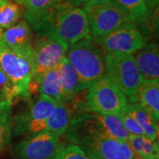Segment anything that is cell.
Wrapping results in <instances>:
<instances>
[{
    "instance_id": "83f0119b",
    "label": "cell",
    "mask_w": 159,
    "mask_h": 159,
    "mask_svg": "<svg viewBox=\"0 0 159 159\" xmlns=\"http://www.w3.org/2000/svg\"><path fill=\"white\" fill-rule=\"evenodd\" d=\"M69 2L75 6H92V5H97L102 2H106L109 0H68Z\"/></svg>"
},
{
    "instance_id": "d6986e66",
    "label": "cell",
    "mask_w": 159,
    "mask_h": 159,
    "mask_svg": "<svg viewBox=\"0 0 159 159\" xmlns=\"http://www.w3.org/2000/svg\"><path fill=\"white\" fill-rule=\"evenodd\" d=\"M137 102L157 120L159 119V80L142 81L137 93Z\"/></svg>"
},
{
    "instance_id": "d4e9b609",
    "label": "cell",
    "mask_w": 159,
    "mask_h": 159,
    "mask_svg": "<svg viewBox=\"0 0 159 159\" xmlns=\"http://www.w3.org/2000/svg\"><path fill=\"white\" fill-rule=\"evenodd\" d=\"M15 97L16 93L14 88L12 87L10 80L6 77V75L0 66V102H11L12 99Z\"/></svg>"
},
{
    "instance_id": "7a4b0ae2",
    "label": "cell",
    "mask_w": 159,
    "mask_h": 159,
    "mask_svg": "<svg viewBox=\"0 0 159 159\" xmlns=\"http://www.w3.org/2000/svg\"><path fill=\"white\" fill-rule=\"evenodd\" d=\"M80 81V93L105 75L104 54L90 34L68 47L66 54Z\"/></svg>"
},
{
    "instance_id": "9c48e42d",
    "label": "cell",
    "mask_w": 159,
    "mask_h": 159,
    "mask_svg": "<svg viewBox=\"0 0 159 159\" xmlns=\"http://www.w3.org/2000/svg\"><path fill=\"white\" fill-rule=\"evenodd\" d=\"M82 8L87 13L90 35L95 40L103 37L122 25L130 22L125 13L111 0Z\"/></svg>"
},
{
    "instance_id": "4fadbf2b",
    "label": "cell",
    "mask_w": 159,
    "mask_h": 159,
    "mask_svg": "<svg viewBox=\"0 0 159 159\" xmlns=\"http://www.w3.org/2000/svg\"><path fill=\"white\" fill-rule=\"evenodd\" d=\"M0 43L18 54L32 57V30L25 20L0 31Z\"/></svg>"
},
{
    "instance_id": "44dd1931",
    "label": "cell",
    "mask_w": 159,
    "mask_h": 159,
    "mask_svg": "<svg viewBox=\"0 0 159 159\" xmlns=\"http://www.w3.org/2000/svg\"><path fill=\"white\" fill-rule=\"evenodd\" d=\"M37 89L40 95L49 97L57 102H62V91L58 66L47 71L42 76Z\"/></svg>"
},
{
    "instance_id": "2e32d148",
    "label": "cell",
    "mask_w": 159,
    "mask_h": 159,
    "mask_svg": "<svg viewBox=\"0 0 159 159\" xmlns=\"http://www.w3.org/2000/svg\"><path fill=\"white\" fill-rule=\"evenodd\" d=\"M127 111L136 120L142 128L144 136L151 141H157L158 137V120L154 118L140 102H128Z\"/></svg>"
},
{
    "instance_id": "603a6c76",
    "label": "cell",
    "mask_w": 159,
    "mask_h": 159,
    "mask_svg": "<svg viewBox=\"0 0 159 159\" xmlns=\"http://www.w3.org/2000/svg\"><path fill=\"white\" fill-rule=\"evenodd\" d=\"M12 128L11 102H0V150L11 142Z\"/></svg>"
},
{
    "instance_id": "ba28073f",
    "label": "cell",
    "mask_w": 159,
    "mask_h": 159,
    "mask_svg": "<svg viewBox=\"0 0 159 159\" xmlns=\"http://www.w3.org/2000/svg\"><path fill=\"white\" fill-rule=\"evenodd\" d=\"M56 103V101L40 95L25 111L12 119L11 133L16 136L29 137L46 132V121Z\"/></svg>"
},
{
    "instance_id": "7c38bea8",
    "label": "cell",
    "mask_w": 159,
    "mask_h": 159,
    "mask_svg": "<svg viewBox=\"0 0 159 159\" xmlns=\"http://www.w3.org/2000/svg\"><path fill=\"white\" fill-rule=\"evenodd\" d=\"M63 144L60 137L43 132L23 138L13 149L15 159H51Z\"/></svg>"
},
{
    "instance_id": "5bb4252c",
    "label": "cell",
    "mask_w": 159,
    "mask_h": 159,
    "mask_svg": "<svg viewBox=\"0 0 159 159\" xmlns=\"http://www.w3.org/2000/svg\"><path fill=\"white\" fill-rule=\"evenodd\" d=\"M134 57L142 81L159 80V50L156 43H146Z\"/></svg>"
},
{
    "instance_id": "277c9868",
    "label": "cell",
    "mask_w": 159,
    "mask_h": 159,
    "mask_svg": "<svg viewBox=\"0 0 159 159\" xmlns=\"http://www.w3.org/2000/svg\"><path fill=\"white\" fill-rule=\"evenodd\" d=\"M105 75L119 88L130 102H137L142 79L133 55L110 52L104 55Z\"/></svg>"
},
{
    "instance_id": "9a60e30c",
    "label": "cell",
    "mask_w": 159,
    "mask_h": 159,
    "mask_svg": "<svg viewBox=\"0 0 159 159\" xmlns=\"http://www.w3.org/2000/svg\"><path fill=\"white\" fill-rule=\"evenodd\" d=\"M67 0H26L23 3V17L34 28Z\"/></svg>"
},
{
    "instance_id": "6da1fadb",
    "label": "cell",
    "mask_w": 159,
    "mask_h": 159,
    "mask_svg": "<svg viewBox=\"0 0 159 159\" xmlns=\"http://www.w3.org/2000/svg\"><path fill=\"white\" fill-rule=\"evenodd\" d=\"M37 35L50 36L69 46L90 34L87 13L83 8L63 3L33 28Z\"/></svg>"
},
{
    "instance_id": "e0dca14e",
    "label": "cell",
    "mask_w": 159,
    "mask_h": 159,
    "mask_svg": "<svg viewBox=\"0 0 159 159\" xmlns=\"http://www.w3.org/2000/svg\"><path fill=\"white\" fill-rule=\"evenodd\" d=\"M62 91V102H71L80 93V81L74 67L65 57L58 65Z\"/></svg>"
},
{
    "instance_id": "7402d4cb",
    "label": "cell",
    "mask_w": 159,
    "mask_h": 159,
    "mask_svg": "<svg viewBox=\"0 0 159 159\" xmlns=\"http://www.w3.org/2000/svg\"><path fill=\"white\" fill-rule=\"evenodd\" d=\"M22 15L20 5L13 0H0V31L16 24Z\"/></svg>"
},
{
    "instance_id": "cb8c5ba5",
    "label": "cell",
    "mask_w": 159,
    "mask_h": 159,
    "mask_svg": "<svg viewBox=\"0 0 159 159\" xmlns=\"http://www.w3.org/2000/svg\"><path fill=\"white\" fill-rule=\"evenodd\" d=\"M51 159H92L74 143L63 144L61 148Z\"/></svg>"
},
{
    "instance_id": "8992f818",
    "label": "cell",
    "mask_w": 159,
    "mask_h": 159,
    "mask_svg": "<svg viewBox=\"0 0 159 159\" xmlns=\"http://www.w3.org/2000/svg\"><path fill=\"white\" fill-rule=\"evenodd\" d=\"M0 66L14 88L16 97H29L33 74L32 57L18 54L0 43Z\"/></svg>"
},
{
    "instance_id": "8fae6325",
    "label": "cell",
    "mask_w": 159,
    "mask_h": 159,
    "mask_svg": "<svg viewBox=\"0 0 159 159\" xmlns=\"http://www.w3.org/2000/svg\"><path fill=\"white\" fill-rule=\"evenodd\" d=\"M92 159H135L126 142L105 136H86L74 142Z\"/></svg>"
},
{
    "instance_id": "f546056e",
    "label": "cell",
    "mask_w": 159,
    "mask_h": 159,
    "mask_svg": "<svg viewBox=\"0 0 159 159\" xmlns=\"http://www.w3.org/2000/svg\"><path fill=\"white\" fill-rule=\"evenodd\" d=\"M13 1H14V2H16L17 4H19V5H20V6H21V5H23V3H24L26 0H13Z\"/></svg>"
},
{
    "instance_id": "30bf717a",
    "label": "cell",
    "mask_w": 159,
    "mask_h": 159,
    "mask_svg": "<svg viewBox=\"0 0 159 159\" xmlns=\"http://www.w3.org/2000/svg\"><path fill=\"white\" fill-rule=\"evenodd\" d=\"M95 42L104 55L110 52L133 55L147 43L141 30L131 22L125 23L107 35L96 39Z\"/></svg>"
},
{
    "instance_id": "4316f807",
    "label": "cell",
    "mask_w": 159,
    "mask_h": 159,
    "mask_svg": "<svg viewBox=\"0 0 159 159\" xmlns=\"http://www.w3.org/2000/svg\"><path fill=\"white\" fill-rule=\"evenodd\" d=\"M119 118L121 119L122 124L124 125L126 132L128 133V134H132V135H144L142 128L140 127L139 124L137 123L136 120L134 119L130 114L128 113L127 110Z\"/></svg>"
},
{
    "instance_id": "ffe728a7",
    "label": "cell",
    "mask_w": 159,
    "mask_h": 159,
    "mask_svg": "<svg viewBox=\"0 0 159 159\" xmlns=\"http://www.w3.org/2000/svg\"><path fill=\"white\" fill-rule=\"evenodd\" d=\"M134 25H142L148 21L150 11L146 6L145 0H111Z\"/></svg>"
},
{
    "instance_id": "52a82bcc",
    "label": "cell",
    "mask_w": 159,
    "mask_h": 159,
    "mask_svg": "<svg viewBox=\"0 0 159 159\" xmlns=\"http://www.w3.org/2000/svg\"><path fill=\"white\" fill-rule=\"evenodd\" d=\"M68 47V44L50 36L37 35L32 51L33 74L30 91L32 86H36L37 88L42 76L47 71L59 65L66 57Z\"/></svg>"
},
{
    "instance_id": "ac0fdd59",
    "label": "cell",
    "mask_w": 159,
    "mask_h": 159,
    "mask_svg": "<svg viewBox=\"0 0 159 159\" xmlns=\"http://www.w3.org/2000/svg\"><path fill=\"white\" fill-rule=\"evenodd\" d=\"M71 119V109L66 102H57L46 121V132L61 137L67 130Z\"/></svg>"
},
{
    "instance_id": "484cf974",
    "label": "cell",
    "mask_w": 159,
    "mask_h": 159,
    "mask_svg": "<svg viewBox=\"0 0 159 159\" xmlns=\"http://www.w3.org/2000/svg\"><path fill=\"white\" fill-rule=\"evenodd\" d=\"M140 157L143 159H159L158 142L151 141L146 136L143 137Z\"/></svg>"
},
{
    "instance_id": "5b68a950",
    "label": "cell",
    "mask_w": 159,
    "mask_h": 159,
    "mask_svg": "<svg viewBox=\"0 0 159 159\" xmlns=\"http://www.w3.org/2000/svg\"><path fill=\"white\" fill-rule=\"evenodd\" d=\"M87 107L92 112L120 117L126 111L128 99L106 75L88 89Z\"/></svg>"
},
{
    "instance_id": "f1b7e54d",
    "label": "cell",
    "mask_w": 159,
    "mask_h": 159,
    "mask_svg": "<svg viewBox=\"0 0 159 159\" xmlns=\"http://www.w3.org/2000/svg\"><path fill=\"white\" fill-rule=\"evenodd\" d=\"M158 1L159 0H145V3H146V6L148 8V10L151 11L152 9L157 6Z\"/></svg>"
},
{
    "instance_id": "3957f363",
    "label": "cell",
    "mask_w": 159,
    "mask_h": 159,
    "mask_svg": "<svg viewBox=\"0 0 159 159\" xmlns=\"http://www.w3.org/2000/svg\"><path fill=\"white\" fill-rule=\"evenodd\" d=\"M66 135L72 143L86 136H105L126 142L129 134L118 116L85 111L71 119Z\"/></svg>"
}]
</instances>
